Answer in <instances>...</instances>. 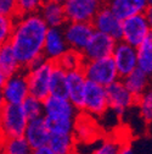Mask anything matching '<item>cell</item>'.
<instances>
[{
    "instance_id": "cell-13",
    "label": "cell",
    "mask_w": 152,
    "mask_h": 154,
    "mask_svg": "<svg viewBox=\"0 0 152 154\" xmlns=\"http://www.w3.org/2000/svg\"><path fill=\"white\" fill-rule=\"evenodd\" d=\"M91 25L95 31L101 32L115 41H121L122 38V20L113 14L108 5H102L101 9L95 15Z\"/></svg>"
},
{
    "instance_id": "cell-31",
    "label": "cell",
    "mask_w": 152,
    "mask_h": 154,
    "mask_svg": "<svg viewBox=\"0 0 152 154\" xmlns=\"http://www.w3.org/2000/svg\"><path fill=\"white\" fill-rule=\"evenodd\" d=\"M122 142L116 138H107L100 143V146L91 154H118L122 148Z\"/></svg>"
},
{
    "instance_id": "cell-22",
    "label": "cell",
    "mask_w": 152,
    "mask_h": 154,
    "mask_svg": "<svg viewBox=\"0 0 152 154\" xmlns=\"http://www.w3.org/2000/svg\"><path fill=\"white\" fill-rule=\"evenodd\" d=\"M50 95L54 97L67 98V72L57 65H54L51 77H50Z\"/></svg>"
},
{
    "instance_id": "cell-12",
    "label": "cell",
    "mask_w": 152,
    "mask_h": 154,
    "mask_svg": "<svg viewBox=\"0 0 152 154\" xmlns=\"http://www.w3.org/2000/svg\"><path fill=\"white\" fill-rule=\"evenodd\" d=\"M112 59L116 65L119 80L124 79L130 72L138 69V54L136 48L131 47L122 41L116 43L115 50L112 53Z\"/></svg>"
},
{
    "instance_id": "cell-33",
    "label": "cell",
    "mask_w": 152,
    "mask_h": 154,
    "mask_svg": "<svg viewBox=\"0 0 152 154\" xmlns=\"http://www.w3.org/2000/svg\"><path fill=\"white\" fill-rule=\"evenodd\" d=\"M0 14L12 18L20 17L17 0H0Z\"/></svg>"
},
{
    "instance_id": "cell-39",
    "label": "cell",
    "mask_w": 152,
    "mask_h": 154,
    "mask_svg": "<svg viewBox=\"0 0 152 154\" xmlns=\"http://www.w3.org/2000/svg\"><path fill=\"white\" fill-rule=\"evenodd\" d=\"M44 2H52V3H57V4H62L66 2V0H44Z\"/></svg>"
},
{
    "instance_id": "cell-15",
    "label": "cell",
    "mask_w": 152,
    "mask_h": 154,
    "mask_svg": "<svg viewBox=\"0 0 152 154\" xmlns=\"http://www.w3.org/2000/svg\"><path fill=\"white\" fill-rule=\"evenodd\" d=\"M23 137L28 142V144L32 147L33 150L48 146V142L50 138V132L46 128L44 118L42 116V118L28 120Z\"/></svg>"
},
{
    "instance_id": "cell-11",
    "label": "cell",
    "mask_w": 152,
    "mask_h": 154,
    "mask_svg": "<svg viewBox=\"0 0 152 154\" xmlns=\"http://www.w3.org/2000/svg\"><path fill=\"white\" fill-rule=\"evenodd\" d=\"M117 41L113 38L95 31L90 38L89 43L82 51V55L85 61L90 60H99L104 59V57H110L112 56V53L115 50Z\"/></svg>"
},
{
    "instance_id": "cell-24",
    "label": "cell",
    "mask_w": 152,
    "mask_h": 154,
    "mask_svg": "<svg viewBox=\"0 0 152 154\" xmlns=\"http://www.w3.org/2000/svg\"><path fill=\"white\" fill-rule=\"evenodd\" d=\"M138 54V69L144 72L148 79H152V45L151 35L136 48Z\"/></svg>"
},
{
    "instance_id": "cell-36",
    "label": "cell",
    "mask_w": 152,
    "mask_h": 154,
    "mask_svg": "<svg viewBox=\"0 0 152 154\" xmlns=\"http://www.w3.org/2000/svg\"><path fill=\"white\" fill-rule=\"evenodd\" d=\"M118 154H134V152H133V148L130 147L129 143H124L122 144V148Z\"/></svg>"
},
{
    "instance_id": "cell-6",
    "label": "cell",
    "mask_w": 152,
    "mask_h": 154,
    "mask_svg": "<svg viewBox=\"0 0 152 154\" xmlns=\"http://www.w3.org/2000/svg\"><path fill=\"white\" fill-rule=\"evenodd\" d=\"M101 6L100 0H66L63 3L67 22L91 23Z\"/></svg>"
},
{
    "instance_id": "cell-37",
    "label": "cell",
    "mask_w": 152,
    "mask_h": 154,
    "mask_svg": "<svg viewBox=\"0 0 152 154\" xmlns=\"http://www.w3.org/2000/svg\"><path fill=\"white\" fill-rule=\"evenodd\" d=\"M7 79H9V76H7L3 70H0V89L4 87V85H5L6 81H7Z\"/></svg>"
},
{
    "instance_id": "cell-8",
    "label": "cell",
    "mask_w": 152,
    "mask_h": 154,
    "mask_svg": "<svg viewBox=\"0 0 152 154\" xmlns=\"http://www.w3.org/2000/svg\"><path fill=\"white\" fill-rule=\"evenodd\" d=\"M108 109L117 115H123L128 109L136 105V97H134L124 86L122 80H117L106 87Z\"/></svg>"
},
{
    "instance_id": "cell-20",
    "label": "cell",
    "mask_w": 152,
    "mask_h": 154,
    "mask_svg": "<svg viewBox=\"0 0 152 154\" xmlns=\"http://www.w3.org/2000/svg\"><path fill=\"white\" fill-rule=\"evenodd\" d=\"M122 81L124 86L129 89V92L136 98H139L141 94H144L148 89V83H150V79L139 69L130 72L128 76L122 79Z\"/></svg>"
},
{
    "instance_id": "cell-32",
    "label": "cell",
    "mask_w": 152,
    "mask_h": 154,
    "mask_svg": "<svg viewBox=\"0 0 152 154\" xmlns=\"http://www.w3.org/2000/svg\"><path fill=\"white\" fill-rule=\"evenodd\" d=\"M43 3H44V0H17L20 16L38 12L40 6L43 5Z\"/></svg>"
},
{
    "instance_id": "cell-17",
    "label": "cell",
    "mask_w": 152,
    "mask_h": 154,
    "mask_svg": "<svg viewBox=\"0 0 152 154\" xmlns=\"http://www.w3.org/2000/svg\"><path fill=\"white\" fill-rule=\"evenodd\" d=\"M77 114L78 110L68 100V98L49 95L45 100H43V115L46 116L77 119Z\"/></svg>"
},
{
    "instance_id": "cell-23",
    "label": "cell",
    "mask_w": 152,
    "mask_h": 154,
    "mask_svg": "<svg viewBox=\"0 0 152 154\" xmlns=\"http://www.w3.org/2000/svg\"><path fill=\"white\" fill-rule=\"evenodd\" d=\"M44 122L50 133L60 134H74L75 119L72 118H57V116H46L43 115Z\"/></svg>"
},
{
    "instance_id": "cell-34",
    "label": "cell",
    "mask_w": 152,
    "mask_h": 154,
    "mask_svg": "<svg viewBox=\"0 0 152 154\" xmlns=\"http://www.w3.org/2000/svg\"><path fill=\"white\" fill-rule=\"evenodd\" d=\"M144 16L146 18V21L148 23V26L152 29V4H148V6L146 8V10L144 11Z\"/></svg>"
},
{
    "instance_id": "cell-10",
    "label": "cell",
    "mask_w": 152,
    "mask_h": 154,
    "mask_svg": "<svg viewBox=\"0 0 152 154\" xmlns=\"http://www.w3.org/2000/svg\"><path fill=\"white\" fill-rule=\"evenodd\" d=\"M63 35L68 49L83 51L95 32L91 23L86 22H67L63 27Z\"/></svg>"
},
{
    "instance_id": "cell-41",
    "label": "cell",
    "mask_w": 152,
    "mask_h": 154,
    "mask_svg": "<svg viewBox=\"0 0 152 154\" xmlns=\"http://www.w3.org/2000/svg\"><path fill=\"white\" fill-rule=\"evenodd\" d=\"M3 140H4V137H3V134H1V132H0V144H1Z\"/></svg>"
},
{
    "instance_id": "cell-4",
    "label": "cell",
    "mask_w": 152,
    "mask_h": 154,
    "mask_svg": "<svg viewBox=\"0 0 152 154\" xmlns=\"http://www.w3.org/2000/svg\"><path fill=\"white\" fill-rule=\"evenodd\" d=\"M28 124V118L21 105L5 104L0 112V132L4 138L21 137Z\"/></svg>"
},
{
    "instance_id": "cell-25",
    "label": "cell",
    "mask_w": 152,
    "mask_h": 154,
    "mask_svg": "<svg viewBox=\"0 0 152 154\" xmlns=\"http://www.w3.org/2000/svg\"><path fill=\"white\" fill-rule=\"evenodd\" d=\"M0 153L1 154H33L32 147L25 140L23 136L21 137H11L4 138L0 144Z\"/></svg>"
},
{
    "instance_id": "cell-16",
    "label": "cell",
    "mask_w": 152,
    "mask_h": 154,
    "mask_svg": "<svg viewBox=\"0 0 152 154\" xmlns=\"http://www.w3.org/2000/svg\"><path fill=\"white\" fill-rule=\"evenodd\" d=\"M86 81L88 80L85 79L82 69L67 72V88H68L67 98L78 111H80L83 106V97H84Z\"/></svg>"
},
{
    "instance_id": "cell-29",
    "label": "cell",
    "mask_w": 152,
    "mask_h": 154,
    "mask_svg": "<svg viewBox=\"0 0 152 154\" xmlns=\"http://www.w3.org/2000/svg\"><path fill=\"white\" fill-rule=\"evenodd\" d=\"M21 106L26 114V116L28 118V120L43 116V102L32 97V95H28L25 99V102L21 104Z\"/></svg>"
},
{
    "instance_id": "cell-18",
    "label": "cell",
    "mask_w": 152,
    "mask_h": 154,
    "mask_svg": "<svg viewBox=\"0 0 152 154\" xmlns=\"http://www.w3.org/2000/svg\"><path fill=\"white\" fill-rule=\"evenodd\" d=\"M107 5L113 14L123 21L130 16L144 14L148 6V0H111Z\"/></svg>"
},
{
    "instance_id": "cell-35",
    "label": "cell",
    "mask_w": 152,
    "mask_h": 154,
    "mask_svg": "<svg viewBox=\"0 0 152 154\" xmlns=\"http://www.w3.org/2000/svg\"><path fill=\"white\" fill-rule=\"evenodd\" d=\"M33 154H55L48 146L45 147H42V148H38V149H34L33 150Z\"/></svg>"
},
{
    "instance_id": "cell-19",
    "label": "cell",
    "mask_w": 152,
    "mask_h": 154,
    "mask_svg": "<svg viewBox=\"0 0 152 154\" xmlns=\"http://www.w3.org/2000/svg\"><path fill=\"white\" fill-rule=\"evenodd\" d=\"M38 14L40 15L43 21L46 26L50 27H63L67 23V18L65 14V9L62 4L52 3V2H44L40 6Z\"/></svg>"
},
{
    "instance_id": "cell-38",
    "label": "cell",
    "mask_w": 152,
    "mask_h": 154,
    "mask_svg": "<svg viewBox=\"0 0 152 154\" xmlns=\"http://www.w3.org/2000/svg\"><path fill=\"white\" fill-rule=\"evenodd\" d=\"M4 105H5V100H4V97H3V92H1V89H0V112H1Z\"/></svg>"
},
{
    "instance_id": "cell-1",
    "label": "cell",
    "mask_w": 152,
    "mask_h": 154,
    "mask_svg": "<svg viewBox=\"0 0 152 154\" xmlns=\"http://www.w3.org/2000/svg\"><path fill=\"white\" fill-rule=\"evenodd\" d=\"M48 28L38 12L22 15L15 20L9 44L22 70L29 69L43 59V48Z\"/></svg>"
},
{
    "instance_id": "cell-27",
    "label": "cell",
    "mask_w": 152,
    "mask_h": 154,
    "mask_svg": "<svg viewBox=\"0 0 152 154\" xmlns=\"http://www.w3.org/2000/svg\"><path fill=\"white\" fill-rule=\"evenodd\" d=\"M84 61L85 60H84V57H83L80 51L73 50V49H67L55 64L57 66H60L61 69H63L66 72H68V71L82 69Z\"/></svg>"
},
{
    "instance_id": "cell-43",
    "label": "cell",
    "mask_w": 152,
    "mask_h": 154,
    "mask_svg": "<svg viewBox=\"0 0 152 154\" xmlns=\"http://www.w3.org/2000/svg\"><path fill=\"white\" fill-rule=\"evenodd\" d=\"M151 45H152V34H151Z\"/></svg>"
},
{
    "instance_id": "cell-30",
    "label": "cell",
    "mask_w": 152,
    "mask_h": 154,
    "mask_svg": "<svg viewBox=\"0 0 152 154\" xmlns=\"http://www.w3.org/2000/svg\"><path fill=\"white\" fill-rule=\"evenodd\" d=\"M15 20L16 18L4 16L0 14V47L9 43L15 26Z\"/></svg>"
},
{
    "instance_id": "cell-9",
    "label": "cell",
    "mask_w": 152,
    "mask_h": 154,
    "mask_svg": "<svg viewBox=\"0 0 152 154\" xmlns=\"http://www.w3.org/2000/svg\"><path fill=\"white\" fill-rule=\"evenodd\" d=\"M1 92H3L5 104L21 105L25 102V99L29 95L26 71L21 70L9 76L6 83L1 88Z\"/></svg>"
},
{
    "instance_id": "cell-3",
    "label": "cell",
    "mask_w": 152,
    "mask_h": 154,
    "mask_svg": "<svg viewBox=\"0 0 152 154\" xmlns=\"http://www.w3.org/2000/svg\"><path fill=\"white\" fill-rule=\"evenodd\" d=\"M82 70L88 81L98 83L105 88L119 80L116 65L111 56L99 60L84 61Z\"/></svg>"
},
{
    "instance_id": "cell-28",
    "label": "cell",
    "mask_w": 152,
    "mask_h": 154,
    "mask_svg": "<svg viewBox=\"0 0 152 154\" xmlns=\"http://www.w3.org/2000/svg\"><path fill=\"white\" fill-rule=\"evenodd\" d=\"M136 105L141 119L146 124H150L152 121V89H147L140 95L136 99Z\"/></svg>"
},
{
    "instance_id": "cell-44",
    "label": "cell",
    "mask_w": 152,
    "mask_h": 154,
    "mask_svg": "<svg viewBox=\"0 0 152 154\" xmlns=\"http://www.w3.org/2000/svg\"><path fill=\"white\" fill-rule=\"evenodd\" d=\"M0 154H1V153H0Z\"/></svg>"
},
{
    "instance_id": "cell-21",
    "label": "cell",
    "mask_w": 152,
    "mask_h": 154,
    "mask_svg": "<svg viewBox=\"0 0 152 154\" xmlns=\"http://www.w3.org/2000/svg\"><path fill=\"white\" fill-rule=\"evenodd\" d=\"M48 147L55 154H73L75 147L74 134L50 133Z\"/></svg>"
},
{
    "instance_id": "cell-2",
    "label": "cell",
    "mask_w": 152,
    "mask_h": 154,
    "mask_svg": "<svg viewBox=\"0 0 152 154\" xmlns=\"http://www.w3.org/2000/svg\"><path fill=\"white\" fill-rule=\"evenodd\" d=\"M55 63L48 61L44 57L29 69L25 70L27 76V82L29 88V95L39 99L45 100L50 95V77L54 69Z\"/></svg>"
},
{
    "instance_id": "cell-7",
    "label": "cell",
    "mask_w": 152,
    "mask_h": 154,
    "mask_svg": "<svg viewBox=\"0 0 152 154\" xmlns=\"http://www.w3.org/2000/svg\"><path fill=\"white\" fill-rule=\"evenodd\" d=\"M107 110H108V103H107L106 88L98 83L86 81L82 111L89 115H94V116H101Z\"/></svg>"
},
{
    "instance_id": "cell-5",
    "label": "cell",
    "mask_w": 152,
    "mask_h": 154,
    "mask_svg": "<svg viewBox=\"0 0 152 154\" xmlns=\"http://www.w3.org/2000/svg\"><path fill=\"white\" fill-rule=\"evenodd\" d=\"M152 34V29L148 26L144 14L130 16L122 21V38L121 41L138 48Z\"/></svg>"
},
{
    "instance_id": "cell-40",
    "label": "cell",
    "mask_w": 152,
    "mask_h": 154,
    "mask_svg": "<svg viewBox=\"0 0 152 154\" xmlns=\"http://www.w3.org/2000/svg\"><path fill=\"white\" fill-rule=\"evenodd\" d=\"M100 2H101V4H102V5H107V4L111 2V0H100Z\"/></svg>"
},
{
    "instance_id": "cell-42",
    "label": "cell",
    "mask_w": 152,
    "mask_h": 154,
    "mask_svg": "<svg viewBox=\"0 0 152 154\" xmlns=\"http://www.w3.org/2000/svg\"><path fill=\"white\" fill-rule=\"evenodd\" d=\"M148 4H152V0H148Z\"/></svg>"
},
{
    "instance_id": "cell-26",
    "label": "cell",
    "mask_w": 152,
    "mask_h": 154,
    "mask_svg": "<svg viewBox=\"0 0 152 154\" xmlns=\"http://www.w3.org/2000/svg\"><path fill=\"white\" fill-rule=\"evenodd\" d=\"M0 70H3L7 76H11L22 70L9 43L0 47Z\"/></svg>"
},
{
    "instance_id": "cell-14",
    "label": "cell",
    "mask_w": 152,
    "mask_h": 154,
    "mask_svg": "<svg viewBox=\"0 0 152 154\" xmlns=\"http://www.w3.org/2000/svg\"><path fill=\"white\" fill-rule=\"evenodd\" d=\"M67 49L68 45L66 43L62 28L61 27L48 28L44 41V48H43L44 59L51 63H56Z\"/></svg>"
}]
</instances>
